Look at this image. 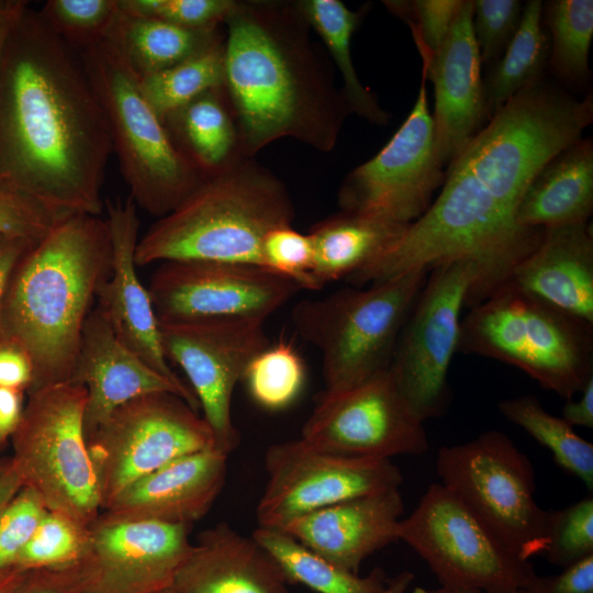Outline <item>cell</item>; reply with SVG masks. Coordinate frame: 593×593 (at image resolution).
<instances>
[{
    "mask_svg": "<svg viewBox=\"0 0 593 593\" xmlns=\"http://www.w3.org/2000/svg\"><path fill=\"white\" fill-rule=\"evenodd\" d=\"M592 97L578 100L537 81L501 107L448 165L441 191L379 257L349 276L351 286L466 260L475 269L471 307L510 282L545 230L517 224L521 200L539 170L581 138Z\"/></svg>",
    "mask_w": 593,
    "mask_h": 593,
    "instance_id": "cell-1",
    "label": "cell"
},
{
    "mask_svg": "<svg viewBox=\"0 0 593 593\" xmlns=\"http://www.w3.org/2000/svg\"><path fill=\"white\" fill-rule=\"evenodd\" d=\"M111 153L78 54L29 5L0 54V187L60 216H100Z\"/></svg>",
    "mask_w": 593,
    "mask_h": 593,
    "instance_id": "cell-2",
    "label": "cell"
},
{
    "mask_svg": "<svg viewBox=\"0 0 593 593\" xmlns=\"http://www.w3.org/2000/svg\"><path fill=\"white\" fill-rule=\"evenodd\" d=\"M223 30V89L240 155L281 138L331 152L350 110L298 1L234 0Z\"/></svg>",
    "mask_w": 593,
    "mask_h": 593,
    "instance_id": "cell-3",
    "label": "cell"
},
{
    "mask_svg": "<svg viewBox=\"0 0 593 593\" xmlns=\"http://www.w3.org/2000/svg\"><path fill=\"white\" fill-rule=\"evenodd\" d=\"M111 266L107 222L91 214L64 217L21 258L0 335L14 338L31 355L30 390L70 381L85 322Z\"/></svg>",
    "mask_w": 593,
    "mask_h": 593,
    "instance_id": "cell-4",
    "label": "cell"
},
{
    "mask_svg": "<svg viewBox=\"0 0 593 593\" xmlns=\"http://www.w3.org/2000/svg\"><path fill=\"white\" fill-rule=\"evenodd\" d=\"M293 217L281 180L253 157L239 156L206 174L177 208L153 223L137 242L135 262L205 260L261 267L264 237L291 225Z\"/></svg>",
    "mask_w": 593,
    "mask_h": 593,
    "instance_id": "cell-5",
    "label": "cell"
},
{
    "mask_svg": "<svg viewBox=\"0 0 593 593\" xmlns=\"http://www.w3.org/2000/svg\"><path fill=\"white\" fill-rule=\"evenodd\" d=\"M458 351L514 366L570 400L593 377V324L510 281L469 307L461 318Z\"/></svg>",
    "mask_w": 593,
    "mask_h": 593,
    "instance_id": "cell-6",
    "label": "cell"
},
{
    "mask_svg": "<svg viewBox=\"0 0 593 593\" xmlns=\"http://www.w3.org/2000/svg\"><path fill=\"white\" fill-rule=\"evenodd\" d=\"M104 110L112 149L137 208L157 219L203 180L145 99L139 77L108 38L76 52Z\"/></svg>",
    "mask_w": 593,
    "mask_h": 593,
    "instance_id": "cell-7",
    "label": "cell"
},
{
    "mask_svg": "<svg viewBox=\"0 0 593 593\" xmlns=\"http://www.w3.org/2000/svg\"><path fill=\"white\" fill-rule=\"evenodd\" d=\"M427 275L412 270L294 305L296 333L321 353L324 393L342 392L389 369Z\"/></svg>",
    "mask_w": 593,
    "mask_h": 593,
    "instance_id": "cell-8",
    "label": "cell"
},
{
    "mask_svg": "<svg viewBox=\"0 0 593 593\" xmlns=\"http://www.w3.org/2000/svg\"><path fill=\"white\" fill-rule=\"evenodd\" d=\"M86 402V388L71 381L30 390L10 460L48 511L88 528L101 499L83 429Z\"/></svg>",
    "mask_w": 593,
    "mask_h": 593,
    "instance_id": "cell-9",
    "label": "cell"
},
{
    "mask_svg": "<svg viewBox=\"0 0 593 593\" xmlns=\"http://www.w3.org/2000/svg\"><path fill=\"white\" fill-rule=\"evenodd\" d=\"M441 484L454 492L514 555L528 560L549 544V511L534 493L535 471L508 436L488 430L441 447L436 461Z\"/></svg>",
    "mask_w": 593,
    "mask_h": 593,
    "instance_id": "cell-10",
    "label": "cell"
},
{
    "mask_svg": "<svg viewBox=\"0 0 593 593\" xmlns=\"http://www.w3.org/2000/svg\"><path fill=\"white\" fill-rule=\"evenodd\" d=\"M427 563L440 586L489 593L524 589L537 574L530 561L508 550L441 483H433L398 528Z\"/></svg>",
    "mask_w": 593,
    "mask_h": 593,
    "instance_id": "cell-11",
    "label": "cell"
},
{
    "mask_svg": "<svg viewBox=\"0 0 593 593\" xmlns=\"http://www.w3.org/2000/svg\"><path fill=\"white\" fill-rule=\"evenodd\" d=\"M211 446L214 443L209 425L180 396L155 392L127 401L88 439L101 511L138 479Z\"/></svg>",
    "mask_w": 593,
    "mask_h": 593,
    "instance_id": "cell-12",
    "label": "cell"
},
{
    "mask_svg": "<svg viewBox=\"0 0 593 593\" xmlns=\"http://www.w3.org/2000/svg\"><path fill=\"white\" fill-rule=\"evenodd\" d=\"M474 279V266L466 260L429 269L398 339L389 372L423 423L447 410L448 371L458 351L461 312Z\"/></svg>",
    "mask_w": 593,
    "mask_h": 593,
    "instance_id": "cell-13",
    "label": "cell"
},
{
    "mask_svg": "<svg viewBox=\"0 0 593 593\" xmlns=\"http://www.w3.org/2000/svg\"><path fill=\"white\" fill-rule=\"evenodd\" d=\"M164 354L181 368L214 447L230 455L240 441L232 396L254 357L270 345L264 323L244 320L159 322Z\"/></svg>",
    "mask_w": 593,
    "mask_h": 593,
    "instance_id": "cell-14",
    "label": "cell"
},
{
    "mask_svg": "<svg viewBox=\"0 0 593 593\" xmlns=\"http://www.w3.org/2000/svg\"><path fill=\"white\" fill-rule=\"evenodd\" d=\"M267 483L256 508L258 526L289 522L354 497L399 488L391 459L355 458L318 450L303 439L278 443L265 454Z\"/></svg>",
    "mask_w": 593,
    "mask_h": 593,
    "instance_id": "cell-15",
    "label": "cell"
},
{
    "mask_svg": "<svg viewBox=\"0 0 593 593\" xmlns=\"http://www.w3.org/2000/svg\"><path fill=\"white\" fill-rule=\"evenodd\" d=\"M425 82L422 75L412 111L385 146L343 180L338 191L342 210L407 225L429 208L445 172L435 148Z\"/></svg>",
    "mask_w": 593,
    "mask_h": 593,
    "instance_id": "cell-16",
    "label": "cell"
},
{
    "mask_svg": "<svg viewBox=\"0 0 593 593\" xmlns=\"http://www.w3.org/2000/svg\"><path fill=\"white\" fill-rule=\"evenodd\" d=\"M147 289L159 322L262 323L300 290L259 266L205 260L160 262Z\"/></svg>",
    "mask_w": 593,
    "mask_h": 593,
    "instance_id": "cell-17",
    "label": "cell"
},
{
    "mask_svg": "<svg viewBox=\"0 0 593 593\" xmlns=\"http://www.w3.org/2000/svg\"><path fill=\"white\" fill-rule=\"evenodd\" d=\"M301 439L338 456L390 459L428 449L424 423L396 389L389 369L350 389L323 393Z\"/></svg>",
    "mask_w": 593,
    "mask_h": 593,
    "instance_id": "cell-18",
    "label": "cell"
},
{
    "mask_svg": "<svg viewBox=\"0 0 593 593\" xmlns=\"http://www.w3.org/2000/svg\"><path fill=\"white\" fill-rule=\"evenodd\" d=\"M191 525L108 522L89 526L80 560L86 593H156L170 589L192 549Z\"/></svg>",
    "mask_w": 593,
    "mask_h": 593,
    "instance_id": "cell-19",
    "label": "cell"
},
{
    "mask_svg": "<svg viewBox=\"0 0 593 593\" xmlns=\"http://www.w3.org/2000/svg\"><path fill=\"white\" fill-rule=\"evenodd\" d=\"M107 225L112 246L110 277L100 287L98 306L109 320L119 339L152 369L178 387L189 384L172 370L160 337L159 320L148 289L141 282L135 262L139 219L131 197L104 201ZM194 394V393H193Z\"/></svg>",
    "mask_w": 593,
    "mask_h": 593,
    "instance_id": "cell-20",
    "label": "cell"
},
{
    "mask_svg": "<svg viewBox=\"0 0 593 593\" xmlns=\"http://www.w3.org/2000/svg\"><path fill=\"white\" fill-rule=\"evenodd\" d=\"M472 7V0L463 1L443 45L422 66V75L434 86V141L443 166L460 154L486 116Z\"/></svg>",
    "mask_w": 593,
    "mask_h": 593,
    "instance_id": "cell-21",
    "label": "cell"
},
{
    "mask_svg": "<svg viewBox=\"0 0 593 593\" xmlns=\"http://www.w3.org/2000/svg\"><path fill=\"white\" fill-rule=\"evenodd\" d=\"M70 381L87 390L83 416L87 441L109 414L141 395L170 392L194 411L200 410L192 391L156 372L119 339L98 305L85 322Z\"/></svg>",
    "mask_w": 593,
    "mask_h": 593,
    "instance_id": "cell-22",
    "label": "cell"
},
{
    "mask_svg": "<svg viewBox=\"0 0 593 593\" xmlns=\"http://www.w3.org/2000/svg\"><path fill=\"white\" fill-rule=\"evenodd\" d=\"M227 456L211 446L172 460L124 489L98 518L192 525L221 493Z\"/></svg>",
    "mask_w": 593,
    "mask_h": 593,
    "instance_id": "cell-23",
    "label": "cell"
},
{
    "mask_svg": "<svg viewBox=\"0 0 593 593\" xmlns=\"http://www.w3.org/2000/svg\"><path fill=\"white\" fill-rule=\"evenodd\" d=\"M404 504L399 488L346 500L292 519L283 528L312 551L353 573L398 541Z\"/></svg>",
    "mask_w": 593,
    "mask_h": 593,
    "instance_id": "cell-24",
    "label": "cell"
},
{
    "mask_svg": "<svg viewBox=\"0 0 593 593\" xmlns=\"http://www.w3.org/2000/svg\"><path fill=\"white\" fill-rule=\"evenodd\" d=\"M288 580L253 536L227 523L202 532L178 570L171 593H289Z\"/></svg>",
    "mask_w": 593,
    "mask_h": 593,
    "instance_id": "cell-25",
    "label": "cell"
},
{
    "mask_svg": "<svg viewBox=\"0 0 593 593\" xmlns=\"http://www.w3.org/2000/svg\"><path fill=\"white\" fill-rule=\"evenodd\" d=\"M511 282L558 310L593 324V235L589 222L545 230Z\"/></svg>",
    "mask_w": 593,
    "mask_h": 593,
    "instance_id": "cell-26",
    "label": "cell"
},
{
    "mask_svg": "<svg viewBox=\"0 0 593 593\" xmlns=\"http://www.w3.org/2000/svg\"><path fill=\"white\" fill-rule=\"evenodd\" d=\"M593 211V145L574 142L552 157L527 187L517 224L550 230L589 222Z\"/></svg>",
    "mask_w": 593,
    "mask_h": 593,
    "instance_id": "cell-27",
    "label": "cell"
},
{
    "mask_svg": "<svg viewBox=\"0 0 593 593\" xmlns=\"http://www.w3.org/2000/svg\"><path fill=\"white\" fill-rule=\"evenodd\" d=\"M407 225L344 210L314 224L309 235L316 282L323 288L327 282L346 280L385 251Z\"/></svg>",
    "mask_w": 593,
    "mask_h": 593,
    "instance_id": "cell-28",
    "label": "cell"
},
{
    "mask_svg": "<svg viewBox=\"0 0 593 593\" xmlns=\"http://www.w3.org/2000/svg\"><path fill=\"white\" fill-rule=\"evenodd\" d=\"M107 37L135 74L145 77L205 52L223 40L224 31L223 25L209 30L186 29L119 8Z\"/></svg>",
    "mask_w": 593,
    "mask_h": 593,
    "instance_id": "cell-29",
    "label": "cell"
},
{
    "mask_svg": "<svg viewBox=\"0 0 593 593\" xmlns=\"http://www.w3.org/2000/svg\"><path fill=\"white\" fill-rule=\"evenodd\" d=\"M165 124L179 148L205 175L242 156L223 87L198 97L169 115Z\"/></svg>",
    "mask_w": 593,
    "mask_h": 593,
    "instance_id": "cell-30",
    "label": "cell"
},
{
    "mask_svg": "<svg viewBox=\"0 0 593 593\" xmlns=\"http://www.w3.org/2000/svg\"><path fill=\"white\" fill-rule=\"evenodd\" d=\"M299 8L311 29L320 36L340 74V88L350 113L376 125H387L390 115L374 94L360 81L351 58V37L363 11H353L339 0H299Z\"/></svg>",
    "mask_w": 593,
    "mask_h": 593,
    "instance_id": "cell-31",
    "label": "cell"
},
{
    "mask_svg": "<svg viewBox=\"0 0 593 593\" xmlns=\"http://www.w3.org/2000/svg\"><path fill=\"white\" fill-rule=\"evenodd\" d=\"M251 536L276 560L289 583L317 593H381L389 580L381 568L366 577L345 570L280 528L258 526Z\"/></svg>",
    "mask_w": 593,
    "mask_h": 593,
    "instance_id": "cell-32",
    "label": "cell"
},
{
    "mask_svg": "<svg viewBox=\"0 0 593 593\" xmlns=\"http://www.w3.org/2000/svg\"><path fill=\"white\" fill-rule=\"evenodd\" d=\"M542 10L539 0L523 5L519 24L484 86L486 116L491 118L521 90L540 81L549 53Z\"/></svg>",
    "mask_w": 593,
    "mask_h": 593,
    "instance_id": "cell-33",
    "label": "cell"
},
{
    "mask_svg": "<svg viewBox=\"0 0 593 593\" xmlns=\"http://www.w3.org/2000/svg\"><path fill=\"white\" fill-rule=\"evenodd\" d=\"M500 413L547 447L568 473L593 489V445L580 437L562 417L548 413L534 395H522L499 403Z\"/></svg>",
    "mask_w": 593,
    "mask_h": 593,
    "instance_id": "cell-34",
    "label": "cell"
},
{
    "mask_svg": "<svg viewBox=\"0 0 593 593\" xmlns=\"http://www.w3.org/2000/svg\"><path fill=\"white\" fill-rule=\"evenodd\" d=\"M224 85V37L182 63L139 77L141 90L157 115L165 120L203 93Z\"/></svg>",
    "mask_w": 593,
    "mask_h": 593,
    "instance_id": "cell-35",
    "label": "cell"
},
{
    "mask_svg": "<svg viewBox=\"0 0 593 593\" xmlns=\"http://www.w3.org/2000/svg\"><path fill=\"white\" fill-rule=\"evenodd\" d=\"M551 33L550 63L562 79L579 82L588 78L593 36L592 0H555L546 7Z\"/></svg>",
    "mask_w": 593,
    "mask_h": 593,
    "instance_id": "cell-36",
    "label": "cell"
},
{
    "mask_svg": "<svg viewBox=\"0 0 593 593\" xmlns=\"http://www.w3.org/2000/svg\"><path fill=\"white\" fill-rule=\"evenodd\" d=\"M305 376V365L296 349L290 343L280 342L254 357L243 380L258 405L278 411L296 400Z\"/></svg>",
    "mask_w": 593,
    "mask_h": 593,
    "instance_id": "cell-37",
    "label": "cell"
},
{
    "mask_svg": "<svg viewBox=\"0 0 593 593\" xmlns=\"http://www.w3.org/2000/svg\"><path fill=\"white\" fill-rule=\"evenodd\" d=\"M88 538L89 527L48 511L19 555L14 567L30 571L78 563L86 552Z\"/></svg>",
    "mask_w": 593,
    "mask_h": 593,
    "instance_id": "cell-38",
    "label": "cell"
},
{
    "mask_svg": "<svg viewBox=\"0 0 593 593\" xmlns=\"http://www.w3.org/2000/svg\"><path fill=\"white\" fill-rule=\"evenodd\" d=\"M75 52L104 40L119 11L118 0H48L38 10Z\"/></svg>",
    "mask_w": 593,
    "mask_h": 593,
    "instance_id": "cell-39",
    "label": "cell"
},
{
    "mask_svg": "<svg viewBox=\"0 0 593 593\" xmlns=\"http://www.w3.org/2000/svg\"><path fill=\"white\" fill-rule=\"evenodd\" d=\"M547 560L559 568L593 556V497L549 511Z\"/></svg>",
    "mask_w": 593,
    "mask_h": 593,
    "instance_id": "cell-40",
    "label": "cell"
},
{
    "mask_svg": "<svg viewBox=\"0 0 593 593\" xmlns=\"http://www.w3.org/2000/svg\"><path fill=\"white\" fill-rule=\"evenodd\" d=\"M261 267L293 281L300 289L320 290L313 276L314 249L307 234L291 225L269 231L261 243Z\"/></svg>",
    "mask_w": 593,
    "mask_h": 593,
    "instance_id": "cell-41",
    "label": "cell"
},
{
    "mask_svg": "<svg viewBox=\"0 0 593 593\" xmlns=\"http://www.w3.org/2000/svg\"><path fill=\"white\" fill-rule=\"evenodd\" d=\"M465 0L384 1L385 7L405 21L422 63L426 64L446 40Z\"/></svg>",
    "mask_w": 593,
    "mask_h": 593,
    "instance_id": "cell-42",
    "label": "cell"
},
{
    "mask_svg": "<svg viewBox=\"0 0 593 593\" xmlns=\"http://www.w3.org/2000/svg\"><path fill=\"white\" fill-rule=\"evenodd\" d=\"M127 13L154 18L194 30L223 25L234 0H118Z\"/></svg>",
    "mask_w": 593,
    "mask_h": 593,
    "instance_id": "cell-43",
    "label": "cell"
},
{
    "mask_svg": "<svg viewBox=\"0 0 593 593\" xmlns=\"http://www.w3.org/2000/svg\"><path fill=\"white\" fill-rule=\"evenodd\" d=\"M48 512L41 497L22 486L0 513V571L14 567Z\"/></svg>",
    "mask_w": 593,
    "mask_h": 593,
    "instance_id": "cell-44",
    "label": "cell"
},
{
    "mask_svg": "<svg viewBox=\"0 0 593 593\" xmlns=\"http://www.w3.org/2000/svg\"><path fill=\"white\" fill-rule=\"evenodd\" d=\"M472 29L482 63L496 61L513 37L522 16L517 0H475Z\"/></svg>",
    "mask_w": 593,
    "mask_h": 593,
    "instance_id": "cell-45",
    "label": "cell"
},
{
    "mask_svg": "<svg viewBox=\"0 0 593 593\" xmlns=\"http://www.w3.org/2000/svg\"><path fill=\"white\" fill-rule=\"evenodd\" d=\"M64 217L24 194L0 187V235L40 240Z\"/></svg>",
    "mask_w": 593,
    "mask_h": 593,
    "instance_id": "cell-46",
    "label": "cell"
},
{
    "mask_svg": "<svg viewBox=\"0 0 593 593\" xmlns=\"http://www.w3.org/2000/svg\"><path fill=\"white\" fill-rule=\"evenodd\" d=\"M9 593H86L81 564L26 571Z\"/></svg>",
    "mask_w": 593,
    "mask_h": 593,
    "instance_id": "cell-47",
    "label": "cell"
},
{
    "mask_svg": "<svg viewBox=\"0 0 593 593\" xmlns=\"http://www.w3.org/2000/svg\"><path fill=\"white\" fill-rule=\"evenodd\" d=\"M526 593H593V556L553 575L536 574L523 589Z\"/></svg>",
    "mask_w": 593,
    "mask_h": 593,
    "instance_id": "cell-48",
    "label": "cell"
},
{
    "mask_svg": "<svg viewBox=\"0 0 593 593\" xmlns=\"http://www.w3.org/2000/svg\"><path fill=\"white\" fill-rule=\"evenodd\" d=\"M34 382V365L25 347L0 335V387L29 391Z\"/></svg>",
    "mask_w": 593,
    "mask_h": 593,
    "instance_id": "cell-49",
    "label": "cell"
},
{
    "mask_svg": "<svg viewBox=\"0 0 593 593\" xmlns=\"http://www.w3.org/2000/svg\"><path fill=\"white\" fill-rule=\"evenodd\" d=\"M36 242L22 237L0 235V328L12 275L21 258Z\"/></svg>",
    "mask_w": 593,
    "mask_h": 593,
    "instance_id": "cell-50",
    "label": "cell"
},
{
    "mask_svg": "<svg viewBox=\"0 0 593 593\" xmlns=\"http://www.w3.org/2000/svg\"><path fill=\"white\" fill-rule=\"evenodd\" d=\"M24 405V391L0 387V446L15 433Z\"/></svg>",
    "mask_w": 593,
    "mask_h": 593,
    "instance_id": "cell-51",
    "label": "cell"
},
{
    "mask_svg": "<svg viewBox=\"0 0 593 593\" xmlns=\"http://www.w3.org/2000/svg\"><path fill=\"white\" fill-rule=\"evenodd\" d=\"M578 400H567L562 409V418L573 426L593 428V377L580 391Z\"/></svg>",
    "mask_w": 593,
    "mask_h": 593,
    "instance_id": "cell-52",
    "label": "cell"
},
{
    "mask_svg": "<svg viewBox=\"0 0 593 593\" xmlns=\"http://www.w3.org/2000/svg\"><path fill=\"white\" fill-rule=\"evenodd\" d=\"M29 5L26 0H0V54L10 32Z\"/></svg>",
    "mask_w": 593,
    "mask_h": 593,
    "instance_id": "cell-53",
    "label": "cell"
},
{
    "mask_svg": "<svg viewBox=\"0 0 593 593\" xmlns=\"http://www.w3.org/2000/svg\"><path fill=\"white\" fill-rule=\"evenodd\" d=\"M22 486H23V483L21 481V478L19 477L11 460H8L3 465H1L0 467V513Z\"/></svg>",
    "mask_w": 593,
    "mask_h": 593,
    "instance_id": "cell-54",
    "label": "cell"
},
{
    "mask_svg": "<svg viewBox=\"0 0 593 593\" xmlns=\"http://www.w3.org/2000/svg\"><path fill=\"white\" fill-rule=\"evenodd\" d=\"M413 580V573L409 571H402L395 577L388 580L381 593H406Z\"/></svg>",
    "mask_w": 593,
    "mask_h": 593,
    "instance_id": "cell-55",
    "label": "cell"
},
{
    "mask_svg": "<svg viewBox=\"0 0 593 593\" xmlns=\"http://www.w3.org/2000/svg\"><path fill=\"white\" fill-rule=\"evenodd\" d=\"M25 572L16 567L0 571V593H9L20 582Z\"/></svg>",
    "mask_w": 593,
    "mask_h": 593,
    "instance_id": "cell-56",
    "label": "cell"
},
{
    "mask_svg": "<svg viewBox=\"0 0 593 593\" xmlns=\"http://www.w3.org/2000/svg\"><path fill=\"white\" fill-rule=\"evenodd\" d=\"M406 593H489V592H481V591H467V590H454V589H447V588H438V589H424V588H415L411 592ZM497 593H526L523 589L515 590V591H508V592H497Z\"/></svg>",
    "mask_w": 593,
    "mask_h": 593,
    "instance_id": "cell-57",
    "label": "cell"
},
{
    "mask_svg": "<svg viewBox=\"0 0 593 593\" xmlns=\"http://www.w3.org/2000/svg\"><path fill=\"white\" fill-rule=\"evenodd\" d=\"M156 593H170L169 590H165V591H160V592H156Z\"/></svg>",
    "mask_w": 593,
    "mask_h": 593,
    "instance_id": "cell-58",
    "label": "cell"
},
{
    "mask_svg": "<svg viewBox=\"0 0 593 593\" xmlns=\"http://www.w3.org/2000/svg\"><path fill=\"white\" fill-rule=\"evenodd\" d=\"M168 590H169V589H168ZM169 592H170V590H169ZM170 593H171V592H170Z\"/></svg>",
    "mask_w": 593,
    "mask_h": 593,
    "instance_id": "cell-59",
    "label": "cell"
},
{
    "mask_svg": "<svg viewBox=\"0 0 593 593\" xmlns=\"http://www.w3.org/2000/svg\"><path fill=\"white\" fill-rule=\"evenodd\" d=\"M0 467H1V465H0Z\"/></svg>",
    "mask_w": 593,
    "mask_h": 593,
    "instance_id": "cell-60",
    "label": "cell"
}]
</instances>
